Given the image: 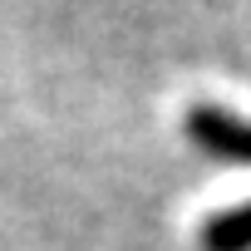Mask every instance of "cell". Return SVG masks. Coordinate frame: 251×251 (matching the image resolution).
<instances>
[{"label":"cell","mask_w":251,"mask_h":251,"mask_svg":"<svg viewBox=\"0 0 251 251\" xmlns=\"http://www.w3.org/2000/svg\"><path fill=\"white\" fill-rule=\"evenodd\" d=\"M202 251H251V202H236L202 222Z\"/></svg>","instance_id":"7a4b0ae2"},{"label":"cell","mask_w":251,"mask_h":251,"mask_svg":"<svg viewBox=\"0 0 251 251\" xmlns=\"http://www.w3.org/2000/svg\"><path fill=\"white\" fill-rule=\"evenodd\" d=\"M182 128H187V138L202 153L251 168V118H241L236 108H226V103H192L187 118H182Z\"/></svg>","instance_id":"6da1fadb"}]
</instances>
